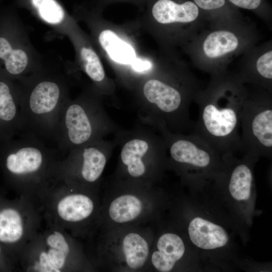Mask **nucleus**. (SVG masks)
<instances>
[{
  "label": "nucleus",
  "instance_id": "obj_23",
  "mask_svg": "<svg viewBox=\"0 0 272 272\" xmlns=\"http://www.w3.org/2000/svg\"><path fill=\"white\" fill-rule=\"evenodd\" d=\"M80 64L87 76L95 84H101L105 79V74L100 59L91 47L83 45L78 50Z\"/></svg>",
  "mask_w": 272,
  "mask_h": 272
},
{
  "label": "nucleus",
  "instance_id": "obj_25",
  "mask_svg": "<svg viewBox=\"0 0 272 272\" xmlns=\"http://www.w3.org/2000/svg\"><path fill=\"white\" fill-rule=\"evenodd\" d=\"M196 5L200 8L210 10L220 8L223 7L225 0H193Z\"/></svg>",
  "mask_w": 272,
  "mask_h": 272
},
{
  "label": "nucleus",
  "instance_id": "obj_14",
  "mask_svg": "<svg viewBox=\"0 0 272 272\" xmlns=\"http://www.w3.org/2000/svg\"><path fill=\"white\" fill-rule=\"evenodd\" d=\"M121 181L126 189L112 198L106 212L109 220L120 226L138 222L148 214L150 208L149 196L142 193L150 184Z\"/></svg>",
  "mask_w": 272,
  "mask_h": 272
},
{
  "label": "nucleus",
  "instance_id": "obj_28",
  "mask_svg": "<svg viewBox=\"0 0 272 272\" xmlns=\"http://www.w3.org/2000/svg\"><path fill=\"white\" fill-rule=\"evenodd\" d=\"M4 248L0 244V260L4 259Z\"/></svg>",
  "mask_w": 272,
  "mask_h": 272
},
{
  "label": "nucleus",
  "instance_id": "obj_16",
  "mask_svg": "<svg viewBox=\"0 0 272 272\" xmlns=\"http://www.w3.org/2000/svg\"><path fill=\"white\" fill-rule=\"evenodd\" d=\"M185 246L180 236L173 232H166L157 239L152 249L149 259L158 271H171L183 256Z\"/></svg>",
  "mask_w": 272,
  "mask_h": 272
},
{
  "label": "nucleus",
  "instance_id": "obj_7",
  "mask_svg": "<svg viewBox=\"0 0 272 272\" xmlns=\"http://www.w3.org/2000/svg\"><path fill=\"white\" fill-rule=\"evenodd\" d=\"M120 146L116 179L151 184L167 166L164 140L143 126L120 129L115 134Z\"/></svg>",
  "mask_w": 272,
  "mask_h": 272
},
{
  "label": "nucleus",
  "instance_id": "obj_10",
  "mask_svg": "<svg viewBox=\"0 0 272 272\" xmlns=\"http://www.w3.org/2000/svg\"><path fill=\"white\" fill-rule=\"evenodd\" d=\"M117 145L104 138L69 151L58 163L56 182L96 191Z\"/></svg>",
  "mask_w": 272,
  "mask_h": 272
},
{
  "label": "nucleus",
  "instance_id": "obj_6",
  "mask_svg": "<svg viewBox=\"0 0 272 272\" xmlns=\"http://www.w3.org/2000/svg\"><path fill=\"white\" fill-rule=\"evenodd\" d=\"M120 129L99 99L85 93L65 102L59 112L52 140L58 150L66 154L109 134H115Z\"/></svg>",
  "mask_w": 272,
  "mask_h": 272
},
{
  "label": "nucleus",
  "instance_id": "obj_3",
  "mask_svg": "<svg viewBox=\"0 0 272 272\" xmlns=\"http://www.w3.org/2000/svg\"><path fill=\"white\" fill-rule=\"evenodd\" d=\"M229 84L195 95L198 117L195 133L223 157L234 155L240 148V118L246 96Z\"/></svg>",
  "mask_w": 272,
  "mask_h": 272
},
{
  "label": "nucleus",
  "instance_id": "obj_11",
  "mask_svg": "<svg viewBox=\"0 0 272 272\" xmlns=\"http://www.w3.org/2000/svg\"><path fill=\"white\" fill-rule=\"evenodd\" d=\"M0 206V244L17 262L22 249L42 228L40 206L23 196Z\"/></svg>",
  "mask_w": 272,
  "mask_h": 272
},
{
  "label": "nucleus",
  "instance_id": "obj_26",
  "mask_svg": "<svg viewBox=\"0 0 272 272\" xmlns=\"http://www.w3.org/2000/svg\"><path fill=\"white\" fill-rule=\"evenodd\" d=\"M232 3L239 7L252 10L257 8L261 0H229Z\"/></svg>",
  "mask_w": 272,
  "mask_h": 272
},
{
  "label": "nucleus",
  "instance_id": "obj_22",
  "mask_svg": "<svg viewBox=\"0 0 272 272\" xmlns=\"http://www.w3.org/2000/svg\"><path fill=\"white\" fill-rule=\"evenodd\" d=\"M239 41L232 32L226 30L214 31L210 33L203 43L205 55L210 58H218L234 51Z\"/></svg>",
  "mask_w": 272,
  "mask_h": 272
},
{
  "label": "nucleus",
  "instance_id": "obj_12",
  "mask_svg": "<svg viewBox=\"0 0 272 272\" xmlns=\"http://www.w3.org/2000/svg\"><path fill=\"white\" fill-rule=\"evenodd\" d=\"M240 150L250 156H271L272 103L268 97L244 99L240 118Z\"/></svg>",
  "mask_w": 272,
  "mask_h": 272
},
{
  "label": "nucleus",
  "instance_id": "obj_8",
  "mask_svg": "<svg viewBox=\"0 0 272 272\" xmlns=\"http://www.w3.org/2000/svg\"><path fill=\"white\" fill-rule=\"evenodd\" d=\"M45 57L32 45L25 26L10 10L0 12V70L18 81L38 70Z\"/></svg>",
  "mask_w": 272,
  "mask_h": 272
},
{
  "label": "nucleus",
  "instance_id": "obj_9",
  "mask_svg": "<svg viewBox=\"0 0 272 272\" xmlns=\"http://www.w3.org/2000/svg\"><path fill=\"white\" fill-rule=\"evenodd\" d=\"M158 131L165 143L167 165L182 175L187 176L192 171L199 176L219 175L224 172V158L195 133L173 132L166 128Z\"/></svg>",
  "mask_w": 272,
  "mask_h": 272
},
{
  "label": "nucleus",
  "instance_id": "obj_17",
  "mask_svg": "<svg viewBox=\"0 0 272 272\" xmlns=\"http://www.w3.org/2000/svg\"><path fill=\"white\" fill-rule=\"evenodd\" d=\"M187 230L192 243L204 250L222 247L229 239L227 232L222 226L199 217L190 221Z\"/></svg>",
  "mask_w": 272,
  "mask_h": 272
},
{
  "label": "nucleus",
  "instance_id": "obj_2",
  "mask_svg": "<svg viewBox=\"0 0 272 272\" xmlns=\"http://www.w3.org/2000/svg\"><path fill=\"white\" fill-rule=\"evenodd\" d=\"M61 64L45 58L41 66L17 81L20 88L22 131L52 140L59 112L70 98Z\"/></svg>",
  "mask_w": 272,
  "mask_h": 272
},
{
  "label": "nucleus",
  "instance_id": "obj_21",
  "mask_svg": "<svg viewBox=\"0 0 272 272\" xmlns=\"http://www.w3.org/2000/svg\"><path fill=\"white\" fill-rule=\"evenodd\" d=\"M99 42L102 48L114 61L122 64H130L135 57L132 47L119 38L110 30L101 31L98 36Z\"/></svg>",
  "mask_w": 272,
  "mask_h": 272
},
{
  "label": "nucleus",
  "instance_id": "obj_15",
  "mask_svg": "<svg viewBox=\"0 0 272 272\" xmlns=\"http://www.w3.org/2000/svg\"><path fill=\"white\" fill-rule=\"evenodd\" d=\"M19 85L0 70V140L22 131Z\"/></svg>",
  "mask_w": 272,
  "mask_h": 272
},
{
  "label": "nucleus",
  "instance_id": "obj_27",
  "mask_svg": "<svg viewBox=\"0 0 272 272\" xmlns=\"http://www.w3.org/2000/svg\"><path fill=\"white\" fill-rule=\"evenodd\" d=\"M132 69L137 72H144L148 71L152 66L151 63L146 60H143L135 57L130 63Z\"/></svg>",
  "mask_w": 272,
  "mask_h": 272
},
{
  "label": "nucleus",
  "instance_id": "obj_18",
  "mask_svg": "<svg viewBox=\"0 0 272 272\" xmlns=\"http://www.w3.org/2000/svg\"><path fill=\"white\" fill-rule=\"evenodd\" d=\"M231 157L232 167L227 171L228 189L231 196L238 201L249 199L253 180L251 164L257 158L245 154L241 160Z\"/></svg>",
  "mask_w": 272,
  "mask_h": 272
},
{
  "label": "nucleus",
  "instance_id": "obj_19",
  "mask_svg": "<svg viewBox=\"0 0 272 272\" xmlns=\"http://www.w3.org/2000/svg\"><path fill=\"white\" fill-rule=\"evenodd\" d=\"M34 14L42 22L62 35L72 36L73 23L56 0H29Z\"/></svg>",
  "mask_w": 272,
  "mask_h": 272
},
{
  "label": "nucleus",
  "instance_id": "obj_13",
  "mask_svg": "<svg viewBox=\"0 0 272 272\" xmlns=\"http://www.w3.org/2000/svg\"><path fill=\"white\" fill-rule=\"evenodd\" d=\"M114 237L105 246L108 248L98 250V255L108 254L114 264L128 270H140L146 266L152 250L146 232L144 230L125 229Z\"/></svg>",
  "mask_w": 272,
  "mask_h": 272
},
{
  "label": "nucleus",
  "instance_id": "obj_4",
  "mask_svg": "<svg viewBox=\"0 0 272 272\" xmlns=\"http://www.w3.org/2000/svg\"><path fill=\"white\" fill-rule=\"evenodd\" d=\"M45 226L19 254L17 262L22 271L69 272L93 268L76 238L54 225L45 223Z\"/></svg>",
  "mask_w": 272,
  "mask_h": 272
},
{
  "label": "nucleus",
  "instance_id": "obj_5",
  "mask_svg": "<svg viewBox=\"0 0 272 272\" xmlns=\"http://www.w3.org/2000/svg\"><path fill=\"white\" fill-rule=\"evenodd\" d=\"M44 221L75 238L91 237L100 224L101 208L96 191L57 182L39 202Z\"/></svg>",
  "mask_w": 272,
  "mask_h": 272
},
{
  "label": "nucleus",
  "instance_id": "obj_1",
  "mask_svg": "<svg viewBox=\"0 0 272 272\" xmlns=\"http://www.w3.org/2000/svg\"><path fill=\"white\" fill-rule=\"evenodd\" d=\"M61 159L58 151L29 132L0 140V163L8 179L19 196L38 205L44 193L56 183Z\"/></svg>",
  "mask_w": 272,
  "mask_h": 272
},
{
  "label": "nucleus",
  "instance_id": "obj_24",
  "mask_svg": "<svg viewBox=\"0 0 272 272\" xmlns=\"http://www.w3.org/2000/svg\"><path fill=\"white\" fill-rule=\"evenodd\" d=\"M256 68L258 75L264 80L272 79V51L261 55L257 60Z\"/></svg>",
  "mask_w": 272,
  "mask_h": 272
},
{
  "label": "nucleus",
  "instance_id": "obj_20",
  "mask_svg": "<svg viewBox=\"0 0 272 272\" xmlns=\"http://www.w3.org/2000/svg\"><path fill=\"white\" fill-rule=\"evenodd\" d=\"M198 13L197 6L189 1L178 4L171 0H159L152 8L154 19L163 24L189 23L196 19Z\"/></svg>",
  "mask_w": 272,
  "mask_h": 272
}]
</instances>
